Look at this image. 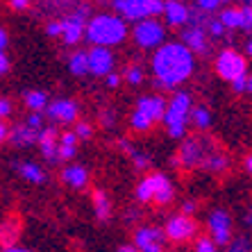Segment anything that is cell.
<instances>
[{"instance_id":"obj_22","label":"cell","mask_w":252,"mask_h":252,"mask_svg":"<svg viewBox=\"0 0 252 252\" xmlns=\"http://www.w3.org/2000/svg\"><path fill=\"white\" fill-rule=\"evenodd\" d=\"M16 173L30 184H43L46 182V170H43L39 164H34V161H18Z\"/></svg>"},{"instance_id":"obj_18","label":"cell","mask_w":252,"mask_h":252,"mask_svg":"<svg viewBox=\"0 0 252 252\" xmlns=\"http://www.w3.org/2000/svg\"><path fill=\"white\" fill-rule=\"evenodd\" d=\"M161 16H164L168 28H184L189 21V7L182 0H164Z\"/></svg>"},{"instance_id":"obj_14","label":"cell","mask_w":252,"mask_h":252,"mask_svg":"<svg viewBox=\"0 0 252 252\" xmlns=\"http://www.w3.org/2000/svg\"><path fill=\"white\" fill-rule=\"evenodd\" d=\"M218 21L220 25L227 30H243V32H250L252 28V9L250 5H243V7H223L220 12H218Z\"/></svg>"},{"instance_id":"obj_26","label":"cell","mask_w":252,"mask_h":252,"mask_svg":"<svg viewBox=\"0 0 252 252\" xmlns=\"http://www.w3.org/2000/svg\"><path fill=\"white\" fill-rule=\"evenodd\" d=\"M68 70L75 77L89 75V64H87V50H77L68 57Z\"/></svg>"},{"instance_id":"obj_17","label":"cell","mask_w":252,"mask_h":252,"mask_svg":"<svg viewBox=\"0 0 252 252\" xmlns=\"http://www.w3.org/2000/svg\"><path fill=\"white\" fill-rule=\"evenodd\" d=\"M164 232L159 227H139L134 232L136 252H164Z\"/></svg>"},{"instance_id":"obj_49","label":"cell","mask_w":252,"mask_h":252,"mask_svg":"<svg viewBox=\"0 0 252 252\" xmlns=\"http://www.w3.org/2000/svg\"><path fill=\"white\" fill-rule=\"evenodd\" d=\"M250 168H252V157L248 155V157H246V170H248V173H250Z\"/></svg>"},{"instance_id":"obj_38","label":"cell","mask_w":252,"mask_h":252,"mask_svg":"<svg viewBox=\"0 0 252 252\" xmlns=\"http://www.w3.org/2000/svg\"><path fill=\"white\" fill-rule=\"evenodd\" d=\"M12 112H14L12 100L5 98V95H0V121H5L7 116H12Z\"/></svg>"},{"instance_id":"obj_2","label":"cell","mask_w":252,"mask_h":252,"mask_svg":"<svg viewBox=\"0 0 252 252\" xmlns=\"http://www.w3.org/2000/svg\"><path fill=\"white\" fill-rule=\"evenodd\" d=\"M129 30L121 16L109 12H100V14H91L84 28V39L95 48H109L121 46L127 39Z\"/></svg>"},{"instance_id":"obj_23","label":"cell","mask_w":252,"mask_h":252,"mask_svg":"<svg viewBox=\"0 0 252 252\" xmlns=\"http://www.w3.org/2000/svg\"><path fill=\"white\" fill-rule=\"evenodd\" d=\"M18 234H21V220L16 216L7 218L5 223L0 225V246L2 248H12L16 243Z\"/></svg>"},{"instance_id":"obj_46","label":"cell","mask_w":252,"mask_h":252,"mask_svg":"<svg viewBox=\"0 0 252 252\" xmlns=\"http://www.w3.org/2000/svg\"><path fill=\"white\" fill-rule=\"evenodd\" d=\"M9 139V127L5 125V121H0V143H5Z\"/></svg>"},{"instance_id":"obj_20","label":"cell","mask_w":252,"mask_h":252,"mask_svg":"<svg viewBox=\"0 0 252 252\" xmlns=\"http://www.w3.org/2000/svg\"><path fill=\"white\" fill-rule=\"evenodd\" d=\"M41 129L30 127L28 123H18V125H14V127L9 129V141H12L16 148H30V146H34V143H36V139H39V132H41Z\"/></svg>"},{"instance_id":"obj_41","label":"cell","mask_w":252,"mask_h":252,"mask_svg":"<svg viewBox=\"0 0 252 252\" xmlns=\"http://www.w3.org/2000/svg\"><path fill=\"white\" fill-rule=\"evenodd\" d=\"M100 121H102V127H112L116 123V114L114 112H102L100 114Z\"/></svg>"},{"instance_id":"obj_10","label":"cell","mask_w":252,"mask_h":252,"mask_svg":"<svg viewBox=\"0 0 252 252\" xmlns=\"http://www.w3.org/2000/svg\"><path fill=\"white\" fill-rule=\"evenodd\" d=\"M161 232H164V239L173 241V243H187L198 234V223L193 220V216L177 214V216L168 218V223L164 225Z\"/></svg>"},{"instance_id":"obj_43","label":"cell","mask_w":252,"mask_h":252,"mask_svg":"<svg viewBox=\"0 0 252 252\" xmlns=\"http://www.w3.org/2000/svg\"><path fill=\"white\" fill-rule=\"evenodd\" d=\"M9 73V57L5 53H0V77H5Z\"/></svg>"},{"instance_id":"obj_16","label":"cell","mask_w":252,"mask_h":252,"mask_svg":"<svg viewBox=\"0 0 252 252\" xmlns=\"http://www.w3.org/2000/svg\"><path fill=\"white\" fill-rule=\"evenodd\" d=\"M46 114H48L50 121H55V123L70 125V123H77L80 105L70 98H57V100H53V102H48L46 105Z\"/></svg>"},{"instance_id":"obj_29","label":"cell","mask_w":252,"mask_h":252,"mask_svg":"<svg viewBox=\"0 0 252 252\" xmlns=\"http://www.w3.org/2000/svg\"><path fill=\"white\" fill-rule=\"evenodd\" d=\"M202 168L211 170V173H223V170L227 168V157H225L223 153H216V150H211V153L207 155V159L202 161Z\"/></svg>"},{"instance_id":"obj_34","label":"cell","mask_w":252,"mask_h":252,"mask_svg":"<svg viewBox=\"0 0 252 252\" xmlns=\"http://www.w3.org/2000/svg\"><path fill=\"white\" fill-rule=\"evenodd\" d=\"M73 134H75L77 141H87L94 136V125L87 123V121H77L75 129H73Z\"/></svg>"},{"instance_id":"obj_21","label":"cell","mask_w":252,"mask_h":252,"mask_svg":"<svg viewBox=\"0 0 252 252\" xmlns=\"http://www.w3.org/2000/svg\"><path fill=\"white\" fill-rule=\"evenodd\" d=\"M62 180H64L66 187L80 191V189H84L89 184V170L84 168V166H80V164L66 166V168L62 170Z\"/></svg>"},{"instance_id":"obj_47","label":"cell","mask_w":252,"mask_h":252,"mask_svg":"<svg viewBox=\"0 0 252 252\" xmlns=\"http://www.w3.org/2000/svg\"><path fill=\"white\" fill-rule=\"evenodd\" d=\"M118 252H136V248L132 246V243H125V246L118 248Z\"/></svg>"},{"instance_id":"obj_12","label":"cell","mask_w":252,"mask_h":252,"mask_svg":"<svg viewBox=\"0 0 252 252\" xmlns=\"http://www.w3.org/2000/svg\"><path fill=\"white\" fill-rule=\"evenodd\" d=\"M182 43L184 48H187L189 53L193 55H207L209 53V36H207L205 32V23H187L182 28Z\"/></svg>"},{"instance_id":"obj_50","label":"cell","mask_w":252,"mask_h":252,"mask_svg":"<svg viewBox=\"0 0 252 252\" xmlns=\"http://www.w3.org/2000/svg\"><path fill=\"white\" fill-rule=\"evenodd\" d=\"M250 53H252V43L246 41V55H250Z\"/></svg>"},{"instance_id":"obj_3","label":"cell","mask_w":252,"mask_h":252,"mask_svg":"<svg viewBox=\"0 0 252 252\" xmlns=\"http://www.w3.org/2000/svg\"><path fill=\"white\" fill-rule=\"evenodd\" d=\"M191 107H193V98H191V94H187V91H175L173 98L166 102L161 121H164V127L170 139H182V136L187 134Z\"/></svg>"},{"instance_id":"obj_5","label":"cell","mask_w":252,"mask_h":252,"mask_svg":"<svg viewBox=\"0 0 252 252\" xmlns=\"http://www.w3.org/2000/svg\"><path fill=\"white\" fill-rule=\"evenodd\" d=\"M166 109V100L161 95H143L136 102V109L129 114V127L134 132H150L155 123L161 121Z\"/></svg>"},{"instance_id":"obj_45","label":"cell","mask_w":252,"mask_h":252,"mask_svg":"<svg viewBox=\"0 0 252 252\" xmlns=\"http://www.w3.org/2000/svg\"><path fill=\"white\" fill-rule=\"evenodd\" d=\"M105 80H107V87L109 89H116L118 84H121V75H118V73H109Z\"/></svg>"},{"instance_id":"obj_11","label":"cell","mask_w":252,"mask_h":252,"mask_svg":"<svg viewBox=\"0 0 252 252\" xmlns=\"http://www.w3.org/2000/svg\"><path fill=\"white\" fill-rule=\"evenodd\" d=\"M209 141H202V139H187L180 146L177 150V164L182 166V168H195V166H202V161L207 159V155L211 153L209 146H207Z\"/></svg>"},{"instance_id":"obj_33","label":"cell","mask_w":252,"mask_h":252,"mask_svg":"<svg viewBox=\"0 0 252 252\" xmlns=\"http://www.w3.org/2000/svg\"><path fill=\"white\" fill-rule=\"evenodd\" d=\"M205 32H207V36H209V39H220V36L225 34V28L220 25V21H218V18H209V16H207Z\"/></svg>"},{"instance_id":"obj_24","label":"cell","mask_w":252,"mask_h":252,"mask_svg":"<svg viewBox=\"0 0 252 252\" xmlns=\"http://www.w3.org/2000/svg\"><path fill=\"white\" fill-rule=\"evenodd\" d=\"M91 202H94V214L95 218H98L100 223H107L109 218H112V200L107 198L105 191H94V195H91Z\"/></svg>"},{"instance_id":"obj_25","label":"cell","mask_w":252,"mask_h":252,"mask_svg":"<svg viewBox=\"0 0 252 252\" xmlns=\"http://www.w3.org/2000/svg\"><path fill=\"white\" fill-rule=\"evenodd\" d=\"M77 155V139L73 132H64V134L57 139V159H73Z\"/></svg>"},{"instance_id":"obj_7","label":"cell","mask_w":252,"mask_h":252,"mask_svg":"<svg viewBox=\"0 0 252 252\" xmlns=\"http://www.w3.org/2000/svg\"><path fill=\"white\" fill-rule=\"evenodd\" d=\"M89 16H91V9L87 2H77L68 14H64V18H59V23H62L59 39L66 46H77L84 39V28H87Z\"/></svg>"},{"instance_id":"obj_8","label":"cell","mask_w":252,"mask_h":252,"mask_svg":"<svg viewBox=\"0 0 252 252\" xmlns=\"http://www.w3.org/2000/svg\"><path fill=\"white\" fill-rule=\"evenodd\" d=\"M132 41L141 50H157L161 43H166V25L159 18L136 21L132 28Z\"/></svg>"},{"instance_id":"obj_36","label":"cell","mask_w":252,"mask_h":252,"mask_svg":"<svg viewBox=\"0 0 252 252\" xmlns=\"http://www.w3.org/2000/svg\"><path fill=\"white\" fill-rule=\"evenodd\" d=\"M232 89H234L236 94H250V89H252L250 73H246V75H241L239 80H234V82H232Z\"/></svg>"},{"instance_id":"obj_30","label":"cell","mask_w":252,"mask_h":252,"mask_svg":"<svg viewBox=\"0 0 252 252\" xmlns=\"http://www.w3.org/2000/svg\"><path fill=\"white\" fill-rule=\"evenodd\" d=\"M80 0H43V5L53 14H68Z\"/></svg>"},{"instance_id":"obj_37","label":"cell","mask_w":252,"mask_h":252,"mask_svg":"<svg viewBox=\"0 0 252 252\" xmlns=\"http://www.w3.org/2000/svg\"><path fill=\"white\" fill-rule=\"evenodd\" d=\"M195 252H218V246L209 236H200V239L195 241Z\"/></svg>"},{"instance_id":"obj_40","label":"cell","mask_w":252,"mask_h":252,"mask_svg":"<svg viewBox=\"0 0 252 252\" xmlns=\"http://www.w3.org/2000/svg\"><path fill=\"white\" fill-rule=\"evenodd\" d=\"M7 5L12 7L14 12H25V9H30L32 0H7Z\"/></svg>"},{"instance_id":"obj_13","label":"cell","mask_w":252,"mask_h":252,"mask_svg":"<svg viewBox=\"0 0 252 252\" xmlns=\"http://www.w3.org/2000/svg\"><path fill=\"white\" fill-rule=\"evenodd\" d=\"M209 239L216 243V246H227L232 241V232H234V225H232V216H229L225 209H214L209 214Z\"/></svg>"},{"instance_id":"obj_42","label":"cell","mask_w":252,"mask_h":252,"mask_svg":"<svg viewBox=\"0 0 252 252\" xmlns=\"http://www.w3.org/2000/svg\"><path fill=\"white\" fill-rule=\"evenodd\" d=\"M195 209H198V205H195L193 200H187V202L182 205V216H193Z\"/></svg>"},{"instance_id":"obj_15","label":"cell","mask_w":252,"mask_h":252,"mask_svg":"<svg viewBox=\"0 0 252 252\" xmlns=\"http://www.w3.org/2000/svg\"><path fill=\"white\" fill-rule=\"evenodd\" d=\"M87 64H89V75L107 77L109 73H114L116 57H114V53L109 48L91 46V50H87Z\"/></svg>"},{"instance_id":"obj_28","label":"cell","mask_w":252,"mask_h":252,"mask_svg":"<svg viewBox=\"0 0 252 252\" xmlns=\"http://www.w3.org/2000/svg\"><path fill=\"white\" fill-rule=\"evenodd\" d=\"M23 100H25V107H28L30 112H43L46 105L50 102L43 91H28V94L23 95Z\"/></svg>"},{"instance_id":"obj_19","label":"cell","mask_w":252,"mask_h":252,"mask_svg":"<svg viewBox=\"0 0 252 252\" xmlns=\"http://www.w3.org/2000/svg\"><path fill=\"white\" fill-rule=\"evenodd\" d=\"M57 129L55 127H43L41 132H39V139H36V146H39V150H41V155L50 161V164H55V161H59L57 159Z\"/></svg>"},{"instance_id":"obj_9","label":"cell","mask_w":252,"mask_h":252,"mask_svg":"<svg viewBox=\"0 0 252 252\" xmlns=\"http://www.w3.org/2000/svg\"><path fill=\"white\" fill-rule=\"evenodd\" d=\"M214 66H216V73L223 80H227V82H234V80H239L241 75H246L248 73V59L246 55L236 53V50H232V48H225V50H220L216 57V62H214Z\"/></svg>"},{"instance_id":"obj_32","label":"cell","mask_w":252,"mask_h":252,"mask_svg":"<svg viewBox=\"0 0 252 252\" xmlns=\"http://www.w3.org/2000/svg\"><path fill=\"white\" fill-rule=\"evenodd\" d=\"M143 77H146V73H143V68H141V66L132 64V66H127V68H125V82L132 84V87H139V84L143 82Z\"/></svg>"},{"instance_id":"obj_35","label":"cell","mask_w":252,"mask_h":252,"mask_svg":"<svg viewBox=\"0 0 252 252\" xmlns=\"http://www.w3.org/2000/svg\"><path fill=\"white\" fill-rule=\"evenodd\" d=\"M227 252H250V239L248 236H239L227 243Z\"/></svg>"},{"instance_id":"obj_31","label":"cell","mask_w":252,"mask_h":252,"mask_svg":"<svg viewBox=\"0 0 252 252\" xmlns=\"http://www.w3.org/2000/svg\"><path fill=\"white\" fill-rule=\"evenodd\" d=\"M229 0H195V9L200 14H211V12H220Z\"/></svg>"},{"instance_id":"obj_1","label":"cell","mask_w":252,"mask_h":252,"mask_svg":"<svg viewBox=\"0 0 252 252\" xmlns=\"http://www.w3.org/2000/svg\"><path fill=\"white\" fill-rule=\"evenodd\" d=\"M150 68L161 89H177L193 75L195 57L180 41H166L155 50Z\"/></svg>"},{"instance_id":"obj_6","label":"cell","mask_w":252,"mask_h":252,"mask_svg":"<svg viewBox=\"0 0 252 252\" xmlns=\"http://www.w3.org/2000/svg\"><path fill=\"white\" fill-rule=\"evenodd\" d=\"M114 12L127 21H143V18H157L161 16L164 9V0H112Z\"/></svg>"},{"instance_id":"obj_27","label":"cell","mask_w":252,"mask_h":252,"mask_svg":"<svg viewBox=\"0 0 252 252\" xmlns=\"http://www.w3.org/2000/svg\"><path fill=\"white\" fill-rule=\"evenodd\" d=\"M189 123H193L198 129H207V127L211 125V112H209V107H205V105L191 107V116H189Z\"/></svg>"},{"instance_id":"obj_4","label":"cell","mask_w":252,"mask_h":252,"mask_svg":"<svg viewBox=\"0 0 252 252\" xmlns=\"http://www.w3.org/2000/svg\"><path fill=\"white\" fill-rule=\"evenodd\" d=\"M175 198V187L164 173H150L136 187V200L141 205H159L166 207Z\"/></svg>"},{"instance_id":"obj_48","label":"cell","mask_w":252,"mask_h":252,"mask_svg":"<svg viewBox=\"0 0 252 252\" xmlns=\"http://www.w3.org/2000/svg\"><path fill=\"white\" fill-rule=\"evenodd\" d=\"M2 252H32V250H28V248H16V246H12V248H5Z\"/></svg>"},{"instance_id":"obj_39","label":"cell","mask_w":252,"mask_h":252,"mask_svg":"<svg viewBox=\"0 0 252 252\" xmlns=\"http://www.w3.org/2000/svg\"><path fill=\"white\" fill-rule=\"evenodd\" d=\"M46 34L53 36V39H57V36L62 34V23H59V18H53V21H48V23H46Z\"/></svg>"},{"instance_id":"obj_44","label":"cell","mask_w":252,"mask_h":252,"mask_svg":"<svg viewBox=\"0 0 252 252\" xmlns=\"http://www.w3.org/2000/svg\"><path fill=\"white\" fill-rule=\"evenodd\" d=\"M7 46H9V34H7V30L0 25V53H5Z\"/></svg>"}]
</instances>
